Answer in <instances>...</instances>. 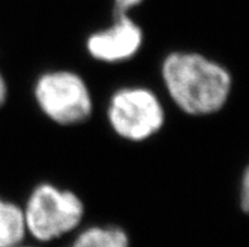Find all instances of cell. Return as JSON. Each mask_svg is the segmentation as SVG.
<instances>
[{
    "label": "cell",
    "mask_w": 249,
    "mask_h": 247,
    "mask_svg": "<svg viewBox=\"0 0 249 247\" xmlns=\"http://www.w3.org/2000/svg\"><path fill=\"white\" fill-rule=\"evenodd\" d=\"M239 204L242 211L249 214V164L244 169V173L242 175V181H240Z\"/></svg>",
    "instance_id": "obj_8"
},
{
    "label": "cell",
    "mask_w": 249,
    "mask_h": 247,
    "mask_svg": "<svg viewBox=\"0 0 249 247\" xmlns=\"http://www.w3.org/2000/svg\"><path fill=\"white\" fill-rule=\"evenodd\" d=\"M107 122L123 140L142 143L161 132L166 110L155 91L144 86H125L109 99Z\"/></svg>",
    "instance_id": "obj_4"
},
{
    "label": "cell",
    "mask_w": 249,
    "mask_h": 247,
    "mask_svg": "<svg viewBox=\"0 0 249 247\" xmlns=\"http://www.w3.org/2000/svg\"><path fill=\"white\" fill-rule=\"evenodd\" d=\"M143 0H114V16L120 14H129L132 9H134L139 4H142Z\"/></svg>",
    "instance_id": "obj_9"
},
{
    "label": "cell",
    "mask_w": 249,
    "mask_h": 247,
    "mask_svg": "<svg viewBox=\"0 0 249 247\" xmlns=\"http://www.w3.org/2000/svg\"><path fill=\"white\" fill-rule=\"evenodd\" d=\"M19 247H43V246H42V244H38V245H25V244H23V245H20Z\"/></svg>",
    "instance_id": "obj_11"
},
{
    "label": "cell",
    "mask_w": 249,
    "mask_h": 247,
    "mask_svg": "<svg viewBox=\"0 0 249 247\" xmlns=\"http://www.w3.org/2000/svg\"><path fill=\"white\" fill-rule=\"evenodd\" d=\"M33 96L42 114L61 126L88 121L94 110V101L86 81L70 69L42 73L35 82Z\"/></svg>",
    "instance_id": "obj_3"
},
{
    "label": "cell",
    "mask_w": 249,
    "mask_h": 247,
    "mask_svg": "<svg viewBox=\"0 0 249 247\" xmlns=\"http://www.w3.org/2000/svg\"><path fill=\"white\" fill-rule=\"evenodd\" d=\"M66 247H130V237L120 226L91 225L77 230Z\"/></svg>",
    "instance_id": "obj_6"
},
{
    "label": "cell",
    "mask_w": 249,
    "mask_h": 247,
    "mask_svg": "<svg viewBox=\"0 0 249 247\" xmlns=\"http://www.w3.org/2000/svg\"><path fill=\"white\" fill-rule=\"evenodd\" d=\"M161 77L171 101L190 116L220 111L233 86L231 72L223 65L189 50H175L164 57Z\"/></svg>",
    "instance_id": "obj_1"
},
{
    "label": "cell",
    "mask_w": 249,
    "mask_h": 247,
    "mask_svg": "<svg viewBox=\"0 0 249 247\" xmlns=\"http://www.w3.org/2000/svg\"><path fill=\"white\" fill-rule=\"evenodd\" d=\"M27 232L37 244L60 240L80 229L85 217V204L75 192L52 183H39L25 200Z\"/></svg>",
    "instance_id": "obj_2"
},
{
    "label": "cell",
    "mask_w": 249,
    "mask_h": 247,
    "mask_svg": "<svg viewBox=\"0 0 249 247\" xmlns=\"http://www.w3.org/2000/svg\"><path fill=\"white\" fill-rule=\"evenodd\" d=\"M27 236L23 206L0 197V247H19Z\"/></svg>",
    "instance_id": "obj_7"
},
{
    "label": "cell",
    "mask_w": 249,
    "mask_h": 247,
    "mask_svg": "<svg viewBox=\"0 0 249 247\" xmlns=\"http://www.w3.org/2000/svg\"><path fill=\"white\" fill-rule=\"evenodd\" d=\"M143 29L129 14L114 16L113 24L94 32L86 39V50L95 61L120 63L132 60L143 46Z\"/></svg>",
    "instance_id": "obj_5"
},
{
    "label": "cell",
    "mask_w": 249,
    "mask_h": 247,
    "mask_svg": "<svg viewBox=\"0 0 249 247\" xmlns=\"http://www.w3.org/2000/svg\"><path fill=\"white\" fill-rule=\"evenodd\" d=\"M6 97H8V84H6L3 73L0 72V107L5 103Z\"/></svg>",
    "instance_id": "obj_10"
}]
</instances>
